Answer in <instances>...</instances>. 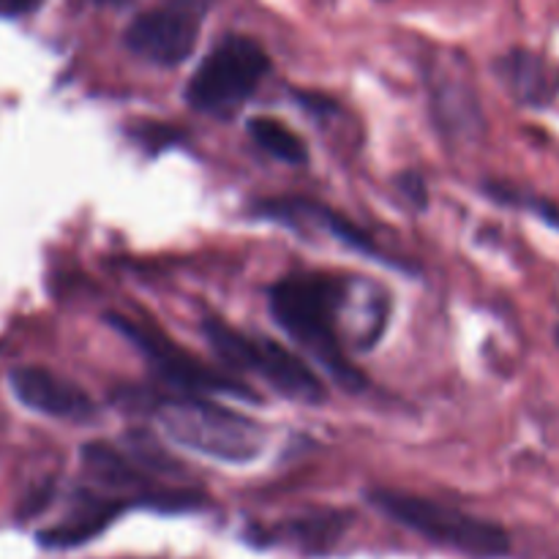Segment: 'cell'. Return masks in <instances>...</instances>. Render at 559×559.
Segmentation results:
<instances>
[{
  "mask_svg": "<svg viewBox=\"0 0 559 559\" xmlns=\"http://www.w3.org/2000/svg\"><path fill=\"white\" fill-rule=\"evenodd\" d=\"M342 282L320 273H298L287 276L271 289V314L295 344L306 349L317 364L331 371L333 380L349 393H358L366 385L364 374L349 364L336 333L338 306L344 304Z\"/></svg>",
  "mask_w": 559,
  "mask_h": 559,
  "instance_id": "cell-1",
  "label": "cell"
},
{
  "mask_svg": "<svg viewBox=\"0 0 559 559\" xmlns=\"http://www.w3.org/2000/svg\"><path fill=\"white\" fill-rule=\"evenodd\" d=\"M399 189H402L404 200L413 207H418V211L429 207V189H426L424 178H420L418 173H404L402 178H399Z\"/></svg>",
  "mask_w": 559,
  "mask_h": 559,
  "instance_id": "cell-16",
  "label": "cell"
},
{
  "mask_svg": "<svg viewBox=\"0 0 559 559\" xmlns=\"http://www.w3.org/2000/svg\"><path fill=\"white\" fill-rule=\"evenodd\" d=\"M497 74L511 96L524 107L544 109L559 96V71L546 58L530 49H511L497 60Z\"/></svg>",
  "mask_w": 559,
  "mask_h": 559,
  "instance_id": "cell-9",
  "label": "cell"
},
{
  "mask_svg": "<svg viewBox=\"0 0 559 559\" xmlns=\"http://www.w3.org/2000/svg\"><path fill=\"white\" fill-rule=\"evenodd\" d=\"M136 136H140V142L145 147H153V151H156V147H164V145H173V142H178L180 140V134L178 131L173 129V126H142L140 131H136Z\"/></svg>",
  "mask_w": 559,
  "mask_h": 559,
  "instance_id": "cell-17",
  "label": "cell"
},
{
  "mask_svg": "<svg viewBox=\"0 0 559 559\" xmlns=\"http://www.w3.org/2000/svg\"><path fill=\"white\" fill-rule=\"evenodd\" d=\"M98 5H126V3H131V0H96Z\"/></svg>",
  "mask_w": 559,
  "mask_h": 559,
  "instance_id": "cell-20",
  "label": "cell"
},
{
  "mask_svg": "<svg viewBox=\"0 0 559 559\" xmlns=\"http://www.w3.org/2000/svg\"><path fill=\"white\" fill-rule=\"evenodd\" d=\"M249 136L262 147V151L271 153L273 158L284 164H304L306 162V145L298 134H295L289 126H284L282 120L267 118V115H260V118L249 120Z\"/></svg>",
  "mask_w": 559,
  "mask_h": 559,
  "instance_id": "cell-12",
  "label": "cell"
},
{
  "mask_svg": "<svg viewBox=\"0 0 559 559\" xmlns=\"http://www.w3.org/2000/svg\"><path fill=\"white\" fill-rule=\"evenodd\" d=\"M437 109L448 123L459 126V129L462 126H480L478 98H475L473 87L456 76L442 82V91L437 93Z\"/></svg>",
  "mask_w": 559,
  "mask_h": 559,
  "instance_id": "cell-13",
  "label": "cell"
},
{
  "mask_svg": "<svg viewBox=\"0 0 559 559\" xmlns=\"http://www.w3.org/2000/svg\"><path fill=\"white\" fill-rule=\"evenodd\" d=\"M107 325L112 328V331H118L123 338H129V342L140 349L142 358L153 366V371H156L164 382L178 388V391L189 393V396L216 393V396H235L240 399V402L249 404L260 402V396L251 393V388L246 385V382H240L238 377H229L224 374V371L205 366L202 360H197L194 355L180 349L173 338L158 333L156 328L140 325V322L120 314H107Z\"/></svg>",
  "mask_w": 559,
  "mask_h": 559,
  "instance_id": "cell-6",
  "label": "cell"
},
{
  "mask_svg": "<svg viewBox=\"0 0 559 559\" xmlns=\"http://www.w3.org/2000/svg\"><path fill=\"white\" fill-rule=\"evenodd\" d=\"M82 462H85L87 473L115 489H136V486H145L147 480L145 473L131 462L129 453L115 451L112 445H104V442H91L82 448Z\"/></svg>",
  "mask_w": 559,
  "mask_h": 559,
  "instance_id": "cell-11",
  "label": "cell"
},
{
  "mask_svg": "<svg viewBox=\"0 0 559 559\" xmlns=\"http://www.w3.org/2000/svg\"><path fill=\"white\" fill-rule=\"evenodd\" d=\"M126 508H129V502H112L102 500V497H82V502L76 506V511L71 513L69 522L60 524V527L38 533V544L47 546V549H71V546L87 544V540L96 538L98 533H104Z\"/></svg>",
  "mask_w": 559,
  "mask_h": 559,
  "instance_id": "cell-10",
  "label": "cell"
},
{
  "mask_svg": "<svg viewBox=\"0 0 559 559\" xmlns=\"http://www.w3.org/2000/svg\"><path fill=\"white\" fill-rule=\"evenodd\" d=\"M271 71V58L249 36H224L186 85V102L205 115H229L249 102Z\"/></svg>",
  "mask_w": 559,
  "mask_h": 559,
  "instance_id": "cell-5",
  "label": "cell"
},
{
  "mask_svg": "<svg viewBox=\"0 0 559 559\" xmlns=\"http://www.w3.org/2000/svg\"><path fill=\"white\" fill-rule=\"evenodd\" d=\"M338 533H342V516H331V513L295 524L298 540H304L311 549H325V546H331L338 538Z\"/></svg>",
  "mask_w": 559,
  "mask_h": 559,
  "instance_id": "cell-15",
  "label": "cell"
},
{
  "mask_svg": "<svg viewBox=\"0 0 559 559\" xmlns=\"http://www.w3.org/2000/svg\"><path fill=\"white\" fill-rule=\"evenodd\" d=\"M207 5L211 0H169L167 5L142 11L126 27V47L147 63L180 66L194 52Z\"/></svg>",
  "mask_w": 559,
  "mask_h": 559,
  "instance_id": "cell-7",
  "label": "cell"
},
{
  "mask_svg": "<svg viewBox=\"0 0 559 559\" xmlns=\"http://www.w3.org/2000/svg\"><path fill=\"white\" fill-rule=\"evenodd\" d=\"M156 420L164 435L180 448L227 464L254 462L267 445L265 429L257 420L202 396L169 399L158 404Z\"/></svg>",
  "mask_w": 559,
  "mask_h": 559,
  "instance_id": "cell-2",
  "label": "cell"
},
{
  "mask_svg": "<svg viewBox=\"0 0 559 559\" xmlns=\"http://www.w3.org/2000/svg\"><path fill=\"white\" fill-rule=\"evenodd\" d=\"M11 391L25 407L49 418L74 420V424H87L96 418L93 399L80 385L47 369L25 366V369L11 371Z\"/></svg>",
  "mask_w": 559,
  "mask_h": 559,
  "instance_id": "cell-8",
  "label": "cell"
},
{
  "mask_svg": "<svg viewBox=\"0 0 559 559\" xmlns=\"http://www.w3.org/2000/svg\"><path fill=\"white\" fill-rule=\"evenodd\" d=\"M295 98H298L300 107L309 109V112H314V115H333L338 109L336 102H331V98L322 96V93L300 91V93H295Z\"/></svg>",
  "mask_w": 559,
  "mask_h": 559,
  "instance_id": "cell-18",
  "label": "cell"
},
{
  "mask_svg": "<svg viewBox=\"0 0 559 559\" xmlns=\"http://www.w3.org/2000/svg\"><path fill=\"white\" fill-rule=\"evenodd\" d=\"M486 194H489L495 202H500V205H511V207H522V211H530L533 216H538L544 224L559 229V207L555 205V202L544 200V197L527 194V191H519V189H513V186H502V183H489L486 186Z\"/></svg>",
  "mask_w": 559,
  "mask_h": 559,
  "instance_id": "cell-14",
  "label": "cell"
},
{
  "mask_svg": "<svg viewBox=\"0 0 559 559\" xmlns=\"http://www.w3.org/2000/svg\"><path fill=\"white\" fill-rule=\"evenodd\" d=\"M369 502L402 527L418 533L420 538L459 551L464 557L500 559L511 551V538L500 524L469 516L459 508L396 489H371Z\"/></svg>",
  "mask_w": 559,
  "mask_h": 559,
  "instance_id": "cell-3",
  "label": "cell"
},
{
  "mask_svg": "<svg viewBox=\"0 0 559 559\" xmlns=\"http://www.w3.org/2000/svg\"><path fill=\"white\" fill-rule=\"evenodd\" d=\"M555 338H557V344H559V328L555 331Z\"/></svg>",
  "mask_w": 559,
  "mask_h": 559,
  "instance_id": "cell-21",
  "label": "cell"
},
{
  "mask_svg": "<svg viewBox=\"0 0 559 559\" xmlns=\"http://www.w3.org/2000/svg\"><path fill=\"white\" fill-rule=\"evenodd\" d=\"M207 344L213 347L216 358L233 371H254L267 385L284 399L304 404L325 402V385L320 377L309 369L304 358L289 353L282 344L271 338L246 336V333L233 331L216 317H207L202 322Z\"/></svg>",
  "mask_w": 559,
  "mask_h": 559,
  "instance_id": "cell-4",
  "label": "cell"
},
{
  "mask_svg": "<svg viewBox=\"0 0 559 559\" xmlns=\"http://www.w3.org/2000/svg\"><path fill=\"white\" fill-rule=\"evenodd\" d=\"M41 0H0V16H22L38 9Z\"/></svg>",
  "mask_w": 559,
  "mask_h": 559,
  "instance_id": "cell-19",
  "label": "cell"
}]
</instances>
